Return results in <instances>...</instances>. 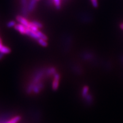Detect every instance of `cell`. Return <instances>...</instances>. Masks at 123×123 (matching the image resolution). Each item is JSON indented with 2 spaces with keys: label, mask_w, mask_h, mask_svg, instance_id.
<instances>
[{
  "label": "cell",
  "mask_w": 123,
  "mask_h": 123,
  "mask_svg": "<svg viewBox=\"0 0 123 123\" xmlns=\"http://www.w3.org/2000/svg\"><path fill=\"white\" fill-rule=\"evenodd\" d=\"M14 28L19 33H20L22 34H23V35H26V34L27 28L26 27L24 26V25L20 24V23L17 24L16 25L14 26Z\"/></svg>",
  "instance_id": "cell-3"
},
{
  "label": "cell",
  "mask_w": 123,
  "mask_h": 123,
  "mask_svg": "<svg viewBox=\"0 0 123 123\" xmlns=\"http://www.w3.org/2000/svg\"><path fill=\"white\" fill-rule=\"evenodd\" d=\"M56 69L55 67H50L48 68L47 71H46V74H47V75H49V76H54L55 74H56Z\"/></svg>",
  "instance_id": "cell-6"
},
{
  "label": "cell",
  "mask_w": 123,
  "mask_h": 123,
  "mask_svg": "<svg viewBox=\"0 0 123 123\" xmlns=\"http://www.w3.org/2000/svg\"><path fill=\"white\" fill-rule=\"evenodd\" d=\"M11 49L7 46L4 45L3 43H0V53H1L4 55L5 54H8L11 52Z\"/></svg>",
  "instance_id": "cell-5"
},
{
  "label": "cell",
  "mask_w": 123,
  "mask_h": 123,
  "mask_svg": "<svg viewBox=\"0 0 123 123\" xmlns=\"http://www.w3.org/2000/svg\"><path fill=\"white\" fill-rule=\"evenodd\" d=\"M37 36H38V37H39V38H42V39H44V40H45L46 41L48 40V37L46 35V34H45L44 33H43L42 32H41V31L39 30H38L37 32H36Z\"/></svg>",
  "instance_id": "cell-12"
},
{
  "label": "cell",
  "mask_w": 123,
  "mask_h": 123,
  "mask_svg": "<svg viewBox=\"0 0 123 123\" xmlns=\"http://www.w3.org/2000/svg\"><path fill=\"white\" fill-rule=\"evenodd\" d=\"M37 1L38 2V1H40V0H37Z\"/></svg>",
  "instance_id": "cell-17"
},
{
  "label": "cell",
  "mask_w": 123,
  "mask_h": 123,
  "mask_svg": "<svg viewBox=\"0 0 123 123\" xmlns=\"http://www.w3.org/2000/svg\"><path fill=\"white\" fill-rule=\"evenodd\" d=\"M89 87L88 86H84L82 89V94L83 97L86 98L87 95V94L88 93V91H89Z\"/></svg>",
  "instance_id": "cell-10"
},
{
  "label": "cell",
  "mask_w": 123,
  "mask_h": 123,
  "mask_svg": "<svg viewBox=\"0 0 123 123\" xmlns=\"http://www.w3.org/2000/svg\"><path fill=\"white\" fill-rule=\"evenodd\" d=\"M37 41L38 44L43 47H47L48 45V44L47 43V41H46L44 39H42V38H39L38 40H37Z\"/></svg>",
  "instance_id": "cell-7"
},
{
  "label": "cell",
  "mask_w": 123,
  "mask_h": 123,
  "mask_svg": "<svg viewBox=\"0 0 123 123\" xmlns=\"http://www.w3.org/2000/svg\"><path fill=\"white\" fill-rule=\"evenodd\" d=\"M17 23L15 21H10L9 22H8L7 24V27L8 28H12V27H14V26L16 25Z\"/></svg>",
  "instance_id": "cell-13"
},
{
  "label": "cell",
  "mask_w": 123,
  "mask_h": 123,
  "mask_svg": "<svg viewBox=\"0 0 123 123\" xmlns=\"http://www.w3.org/2000/svg\"><path fill=\"white\" fill-rule=\"evenodd\" d=\"M120 28H121V29L123 30V23H121V24H120Z\"/></svg>",
  "instance_id": "cell-16"
},
{
  "label": "cell",
  "mask_w": 123,
  "mask_h": 123,
  "mask_svg": "<svg viewBox=\"0 0 123 123\" xmlns=\"http://www.w3.org/2000/svg\"><path fill=\"white\" fill-rule=\"evenodd\" d=\"M92 5L94 8H97L98 7V0H91Z\"/></svg>",
  "instance_id": "cell-14"
},
{
  "label": "cell",
  "mask_w": 123,
  "mask_h": 123,
  "mask_svg": "<svg viewBox=\"0 0 123 123\" xmlns=\"http://www.w3.org/2000/svg\"><path fill=\"white\" fill-rule=\"evenodd\" d=\"M30 22H31V23L32 25H33L34 26L37 27L38 28L40 29V28H43V25L42 24V23L41 22H38V21H36V20H32L31 21H30Z\"/></svg>",
  "instance_id": "cell-11"
},
{
  "label": "cell",
  "mask_w": 123,
  "mask_h": 123,
  "mask_svg": "<svg viewBox=\"0 0 123 123\" xmlns=\"http://www.w3.org/2000/svg\"><path fill=\"white\" fill-rule=\"evenodd\" d=\"M16 20L18 22V23L24 25L27 28H28L30 21H28L26 18L23 17L22 15H18L16 17Z\"/></svg>",
  "instance_id": "cell-2"
},
{
  "label": "cell",
  "mask_w": 123,
  "mask_h": 123,
  "mask_svg": "<svg viewBox=\"0 0 123 123\" xmlns=\"http://www.w3.org/2000/svg\"><path fill=\"white\" fill-rule=\"evenodd\" d=\"M54 6L57 10H60L62 7V0H53Z\"/></svg>",
  "instance_id": "cell-8"
},
{
  "label": "cell",
  "mask_w": 123,
  "mask_h": 123,
  "mask_svg": "<svg viewBox=\"0 0 123 123\" xmlns=\"http://www.w3.org/2000/svg\"><path fill=\"white\" fill-rule=\"evenodd\" d=\"M37 1V0H28V10L29 13H32L36 9Z\"/></svg>",
  "instance_id": "cell-4"
},
{
  "label": "cell",
  "mask_w": 123,
  "mask_h": 123,
  "mask_svg": "<svg viewBox=\"0 0 123 123\" xmlns=\"http://www.w3.org/2000/svg\"><path fill=\"white\" fill-rule=\"evenodd\" d=\"M4 54H2L1 53H0V60H2L3 59V57H4Z\"/></svg>",
  "instance_id": "cell-15"
},
{
  "label": "cell",
  "mask_w": 123,
  "mask_h": 123,
  "mask_svg": "<svg viewBox=\"0 0 123 123\" xmlns=\"http://www.w3.org/2000/svg\"><path fill=\"white\" fill-rule=\"evenodd\" d=\"M21 117L20 116H19V115H18V116H15L13 117L12 118H11L10 120L6 122L5 123H17L21 120Z\"/></svg>",
  "instance_id": "cell-9"
},
{
  "label": "cell",
  "mask_w": 123,
  "mask_h": 123,
  "mask_svg": "<svg viewBox=\"0 0 123 123\" xmlns=\"http://www.w3.org/2000/svg\"><path fill=\"white\" fill-rule=\"evenodd\" d=\"M61 75L59 73H56L53 76V80L52 83V89L54 91H56L59 87Z\"/></svg>",
  "instance_id": "cell-1"
}]
</instances>
